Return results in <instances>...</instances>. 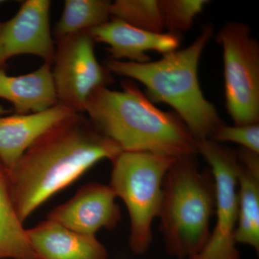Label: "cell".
I'll use <instances>...</instances> for the list:
<instances>
[{
    "instance_id": "cell-1",
    "label": "cell",
    "mask_w": 259,
    "mask_h": 259,
    "mask_svg": "<svg viewBox=\"0 0 259 259\" xmlns=\"http://www.w3.org/2000/svg\"><path fill=\"white\" fill-rule=\"evenodd\" d=\"M122 151L83 113L74 112L58 122L8 170L10 194L20 221L24 223L99 161H112Z\"/></svg>"
},
{
    "instance_id": "cell-2",
    "label": "cell",
    "mask_w": 259,
    "mask_h": 259,
    "mask_svg": "<svg viewBox=\"0 0 259 259\" xmlns=\"http://www.w3.org/2000/svg\"><path fill=\"white\" fill-rule=\"evenodd\" d=\"M95 127L122 151L180 158L198 154L197 141L176 112L159 110L131 81L95 90L84 107Z\"/></svg>"
},
{
    "instance_id": "cell-3",
    "label": "cell",
    "mask_w": 259,
    "mask_h": 259,
    "mask_svg": "<svg viewBox=\"0 0 259 259\" xmlns=\"http://www.w3.org/2000/svg\"><path fill=\"white\" fill-rule=\"evenodd\" d=\"M212 35L213 27L209 24L189 47L163 54L159 60L136 63L110 59L105 66L110 72L142 83L151 100L170 105L197 141L210 139L223 121L214 105L204 96L198 69Z\"/></svg>"
},
{
    "instance_id": "cell-4",
    "label": "cell",
    "mask_w": 259,
    "mask_h": 259,
    "mask_svg": "<svg viewBox=\"0 0 259 259\" xmlns=\"http://www.w3.org/2000/svg\"><path fill=\"white\" fill-rule=\"evenodd\" d=\"M196 156L176 158L163 182L160 230L167 253L179 259L201 253L210 236L215 208L212 173L199 169Z\"/></svg>"
},
{
    "instance_id": "cell-5",
    "label": "cell",
    "mask_w": 259,
    "mask_h": 259,
    "mask_svg": "<svg viewBox=\"0 0 259 259\" xmlns=\"http://www.w3.org/2000/svg\"><path fill=\"white\" fill-rule=\"evenodd\" d=\"M177 158L148 152L122 151L112 161L110 187L128 212L129 246L133 253L148 251L152 224L158 217L165 177Z\"/></svg>"
},
{
    "instance_id": "cell-6",
    "label": "cell",
    "mask_w": 259,
    "mask_h": 259,
    "mask_svg": "<svg viewBox=\"0 0 259 259\" xmlns=\"http://www.w3.org/2000/svg\"><path fill=\"white\" fill-rule=\"evenodd\" d=\"M226 107L233 125L259 123V44L248 25L229 22L218 32Z\"/></svg>"
},
{
    "instance_id": "cell-7",
    "label": "cell",
    "mask_w": 259,
    "mask_h": 259,
    "mask_svg": "<svg viewBox=\"0 0 259 259\" xmlns=\"http://www.w3.org/2000/svg\"><path fill=\"white\" fill-rule=\"evenodd\" d=\"M198 154L208 163L214 180L216 224L207 244L196 258L241 259L235 240L238 212V154L211 139L198 141Z\"/></svg>"
},
{
    "instance_id": "cell-8",
    "label": "cell",
    "mask_w": 259,
    "mask_h": 259,
    "mask_svg": "<svg viewBox=\"0 0 259 259\" xmlns=\"http://www.w3.org/2000/svg\"><path fill=\"white\" fill-rule=\"evenodd\" d=\"M58 41L52 70L58 102L83 113L90 95L111 81L110 71L97 60L95 41L88 31Z\"/></svg>"
},
{
    "instance_id": "cell-9",
    "label": "cell",
    "mask_w": 259,
    "mask_h": 259,
    "mask_svg": "<svg viewBox=\"0 0 259 259\" xmlns=\"http://www.w3.org/2000/svg\"><path fill=\"white\" fill-rule=\"evenodd\" d=\"M116 197L109 185L87 184L69 200L52 209L47 219L76 233L95 236L102 228L113 229L120 222Z\"/></svg>"
},
{
    "instance_id": "cell-10",
    "label": "cell",
    "mask_w": 259,
    "mask_h": 259,
    "mask_svg": "<svg viewBox=\"0 0 259 259\" xmlns=\"http://www.w3.org/2000/svg\"><path fill=\"white\" fill-rule=\"evenodd\" d=\"M49 0H27L13 18L3 23V42L7 59L33 55L52 64L56 49L50 29Z\"/></svg>"
},
{
    "instance_id": "cell-11",
    "label": "cell",
    "mask_w": 259,
    "mask_h": 259,
    "mask_svg": "<svg viewBox=\"0 0 259 259\" xmlns=\"http://www.w3.org/2000/svg\"><path fill=\"white\" fill-rule=\"evenodd\" d=\"M88 32L94 41L108 46L107 50L113 60L125 59L131 62H148V51L166 54L177 50L180 45V35L146 31L115 18Z\"/></svg>"
},
{
    "instance_id": "cell-12",
    "label": "cell",
    "mask_w": 259,
    "mask_h": 259,
    "mask_svg": "<svg viewBox=\"0 0 259 259\" xmlns=\"http://www.w3.org/2000/svg\"><path fill=\"white\" fill-rule=\"evenodd\" d=\"M74 112L58 102L37 113L0 115V161L11 169L40 136Z\"/></svg>"
},
{
    "instance_id": "cell-13",
    "label": "cell",
    "mask_w": 259,
    "mask_h": 259,
    "mask_svg": "<svg viewBox=\"0 0 259 259\" xmlns=\"http://www.w3.org/2000/svg\"><path fill=\"white\" fill-rule=\"evenodd\" d=\"M29 243L37 259H107L105 247L95 236L68 229L47 220L27 230Z\"/></svg>"
},
{
    "instance_id": "cell-14",
    "label": "cell",
    "mask_w": 259,
    "mask_h": 259,
    "mask_svg": "<svg viewBox=\"0 0 259 259\" xmlns=\"http://www.w3.org/2000/svg\"><path fill=\"white\" fill-rule=\"evenodd\" d=\"M0 98L10 102L17 114L37 113L58 103L51 64L44 62L35 71L9 76L0 69Z\"/></svg>"
},
{
    "instance_id": "cell-15",
    "label": "cell",
    "mask_w": 259,
    "mask_h": 259,
    "mask_svg": "<svg viewBox=\"0 0 259 259\" xmlns=\"http://www.w3.org/2000/svg\"><path fill=\"white\" fill-rule=\"evenodd\" d=\"M37 259L10 194L8 171L0 161V259Z\"/></svg>"
},
{
    "instance_id": "cell-16",
    "label": "cell",
    "mask_w": 259,
    "mask_h": 259,
    "mask_svg": "<svg viewBox=\"0 0 259 259\" xmlns=\"http://www.w3.org/2000/svg\"><path fill=\"white\" fill-rule=\"evenodd\" d=\"M238 223L236 243L249 245L259 251V168L239 161L238 171Z\"/></svg>"
},
{
    "instance_id": "cell-17",
    "label": "cell",
    "mask_w": 259,
    "mask_h": 259,
    "mask_svg": "<svg viewBox=\"0 0 259 259\" xmlns=\"http://www.w3.org/2000/svg\"><path fill=\"white\" fill-rule=\"evenodd\" d=\"M111 2L107 0H66L62 15L56 23L58 40L88 32L110 20Z\"/></svg>"
},
{
    "instance_id": "cell-18",
    "label": "cell",
    "mask_w": 259,
    "mask_h": 259,
    "mask_svg": "<svg viewBox=\"0 0 259 259\" xmlns=\"http://www.w3.org/2000/svg\"><path fill=\"white\" fill-rule=\"evenodd\" d=\"M110 17L146 31L163 32L158 0H117L111 3Z\"/></svg>"
},
{
    "instance_id": "cell-19",
    "label": "cell",
    "mask_w": 259,
    "mask_h": 259,
    "mask_svg": "<svg viewBox=\"0 0 259 259\" xmlns=\"http://www.w3.org/2000/svg\"><path fill=\"white\" fill-rule=\"evenodd\" d=\"M167 32L180 35L192 27L194 19L200 14L207 0H158Z\"/></svg>"
},
{
    "instance_id": "cell-20",
    "label": "cell",
    "mask_w": 259,
    "mask_h": 259,
    "mask_svg": "<svg viewBox=\"0 0 259 259\" xmlns=\"http://www.w3.org/2000/svg\"><path fill=\"white\" fill-rule=\"evenodd\" d=\"M211 140L222 144L232 142L241 148L259 153V123L245 125L221 124L213 133Z\"/></svg>"
},
{
    "instance_id": "cell-21",
    "label": "cell",
    "mask_w": 259,
    "mask_h": 259,
    "mask_svg": "<svg viewBox=\"0 0 259 259\" xmlns=\"http://www.w3.org/2000/svg\"><path fill=\"white\" fill-rule=\"evenodd\" d=\"M3 23L0 22V69H2V67L4 66L6 61H8L6 56H5L4 47H3Z\"/></svg>"
},
{
    "instance_id": "cell-22",
    "label": "cell",
    "mask_w": 259,
    "mask_h": 259,
    "mask_svg": "<svg viewBox=\"0 0 259 259\" xmlns=\"http://www.w3.org/2000/svg\"><path fill=\"white\" fill-rule=\"evenodd\" d=\"M8 112H9V110H5L3 107H0V115H5Z\"/></svg>"
},
{
    "instance_id": "cell-23",
    "label": "cell",
    "mask_w": 259,
    "mask_h": 259,
    "mask_svg": "<svg viewBox=\"0 0 259 259\" xmlns=\"http://www.w3.org/2000/svg\"><path fill=\"white\" fill-rule=\"evenodd\" d=\"M5 3L4 1H2V0H0V4H2V3Z\"/></svg>"
},
{
    "instance_id": "cell-24",
    "label": "cell",
    "mask_w": 259,
    "mask_h": 259,
    "mask_svg": "<svg viewBox=\"0 0 259 259\" xmlns=\"http://www.w3.org/2000/svg\"><path fill=\"white\" fill-rule=\"evenodd\" d=\"M189 259H198V258H196V257H193V258H189Z\"/></svg>"
}]
</instances>
